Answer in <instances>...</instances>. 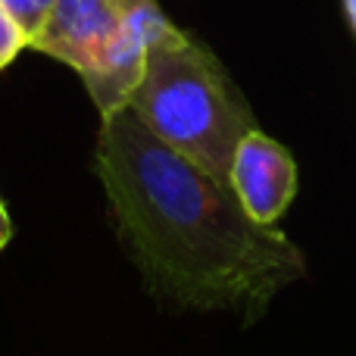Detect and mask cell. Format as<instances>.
<instances>
[{
	"mask_svg": "<svg viewBox=\"0 0 356 356\" xmlns=\"http://www.w3.org/2000/svg\"><path fill=\"white\" fill-rule=\"evenodd\" d=\"M97 178L131 266L166 307L253 319L307 272L288 234L253 222L129 106L100 119Z\"/></svg>",
	"mask_w": 356,
	"mask_h": 356,
	"instance_id": "cell-1",
	"label": "cell"
},
{
	"mask_svg": "<svg viewBox=\"0 0 356 356\" xmlns=\"http://www.w3.org/2000/svg\"><path fill=\"white\" fill-rule=\"evenodd\" d=\"M129 110L175 154L225 184L238 144L257 129L216 56L175 25L147 50Z\"/></svg>",
	"mask_w": 356,
	"mask_h": 356,
	"instance_id": "cell-2",
	"label": "cell"
},
{
	"mask_svg": "<svg viewBox=\"0 0 356 356\" xmlns=\"http://www.w3.org/2000/svg\"><path fill=\"white\" fill-rule=\"evenodd\" d=\"M169 29H172V22L163 16L156 0H125V16L119 31L106 44V50L94 63V69H88L81 75L88 94L100 110V119L129 106L131 91L138 88V81L144 75L147 50Z\"/></svg>",
	"mask_w": 356,
	"mask_h": 356,
	"instance_id": "cell-3",
	"label": "cell"
},
{
	"mask_svg": "<svg viewBox=\"0 0 356 356\" xmlns=\"http://www.w3.org/2000/svg\"><path fill=\"white\" fill-rule=\"evenodd\" d=\"M228 188L253 222L275 225L297 194V163L284 144L253 129L234 150Z\"/></svg>",
	"mask_w": 356,
	"mask_h": 356,
	"instance_id": "cell-4",
	"label": "cell"
},
{
	"mask_svg": "<svg viewBox=\"0 0 356 356\" xmlns=\"http://www.w3.org/2000/svg\"><path fill=\"white\" fill-rule=\"evenodd\" d=\"M125 0H54L44 25L29 47L72 66L79 75L94 69L106 44L119 31Z\"/></svg>",
	"mask_w": 356,
	"mask_h": 356,
	"instance_id": "cell-5",
	"label": "cell"
},
{
	"mask_svg": "<svg viewBox=\"0 0 356 356\" xmlns=\"http://www.w3.org/2000/svg\"><path fill=\"white\" fill-rule=\"evenodd\" d=\"M25 47H29V35H25L22 25L16 22V16L0 3V69L10 66Z\"/></svg>",
	"mask_w": 356,
	"mask_h": 356,
	"instance_id": "cell-6",
	"label": "cell"
},
{
	"mask_svg": "<svg viewBox=\"0 0 356 356\" xmlns=\"http://www.w3.org/2000/svg\"><path fill=\"white\" fill-rule=\"evenodd\" d=\"M0 3L16 16V22L22 25V31L29 35V41H31V38L38 35V29L44 25V19H47L54 0H0Z\"/></svg>",
	"mask_w": 356,
	"mask_h": 356,
	"instance_id": "cell-7",
	"label": "cell"
},
{
	"mask_svg": "<svg viewBox=\"0 0 356 356\" xmlns=\"http://www.w3.org/2000/svg\"><path fill=\"white\" fill-rule=\"evenodd\" d=\"M10 238H13V222H10V213H6L3 200H0V250L10 244Z\"/></svg>",
	"mask_w": 356,
	"mask_h": 356,
	"instance_id": "cell-8",
	"label": "cell"
},
{
	"mask_svg": "<svg viewBox=\"0 0 356 356\" xmlns=\"http://www.w3.org/2000/svg\"><path fill=\"white\" fill-rule=\"evenodd\" d=\"M344 3H347V16H350V22L356 29V0H344Z\"/></svg>",
	"mask_w": 356,
	"mask_h": 356,
	"instance_id": "cell-9",
	"label": "cell"
}]
</instances>
